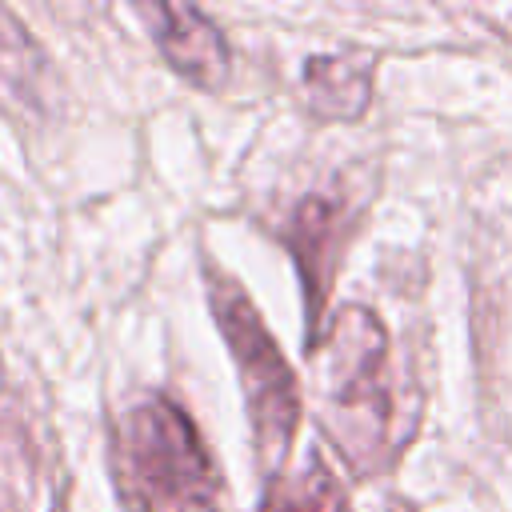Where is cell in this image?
I'll list each match as a JSON object with an SVG mask.
<instances>
[{
	"instance_id": "obj_8",
	"label": "cell",
	"mask_w": 512,
	"mask_h": 512,
	"mask_svg": "<svg viewBox=\"0 0 512 512\" xmlns=\"http://www.w3.org/2000/svg\"><path fill=\"white\" fill-rule=\"evenodd\" d=\"M388 512H416V508H412L408 500H392V504H388Z\"/></svg>"
},
{
	"instance_id": "obj_3",
	"label": "cell",
	"mask_w": 512,
	"mask_h": 512,
	"mask_svg": "<svg viewBox=\"0 0 512 512\" xmlns=\"http://www.w3.org/2000/svg\"><path fill=\"white\" fill-rule=\"evenodd\" d=\"M208 272V304L216 316V328L236 360L240 384H244V408L252 420V440L264 472H276L288 460V448L300 428V388L292 376V364L276 348L272 332L264 328L256 304L248 292L220 268Z\"/></svg>"
},
{
	"instance_id": "obj_4",
	"label": "cell",
	"mask_w": 512,
	"mask_h": 512,
	"mask_svg": "<svg viewBox=\"0 0 512 512\" xmlns=\"http://www.w3.org/2000/svg\"><path fill=\"white\" fill-rule=\"evenodd\" d=\"M356 216H360V200L348 188H316V192H304L280 224V240L292 252L300 284H304L308 348L320 344L328 288L340 268V252L348 236L356 232Z\"/></svg>"
},
{
	"instance_id": "obj_7",
	"label": "cell",
	"mask_w": 512,
	"mask_h": 512,
	"mask_svg": "<svg viewBox=\"0 0 512 512\" xmlns=\"http://www.w3.org/2000/svg\"><path fill=\"white\" fill-rule=\"evenodd\" d=\"M268 512H352L340 480L328 472L320 456L308 460V472L300 480H288L276 488Z\"/></svg>"
},
{
	"instance_id": "obj_2",
	"label": "cell",
	"mask_w": 512,
	"mask_h": 512,
	"mask_svg": "<svg viewBox=\"0 0 512 512\" xmlns=\"http://www.w3.org/2000/svg\"><path fill=\"white\" fill-rule=\"evenodd\" d=\"M324 404L328 432L352 468L368 472L388 448L396 420L392 352L380 316L364 304H344L324 336Z\"/></svg>"
},
{
	"instance_id": "obj_5",
	"label": "cell",
	"mask_w": 512,
	"mask_h": 512,
	"mask_svg": "<svg viewBox=\"0 0 512 512\" xmlns=\"http://www.w3.org/2000/svg\"><path fill=\"white\" fill-rule=\"evenodd\" d=\"M140 16L168 60L196 88H220L228 76V40L216 20L192 4H140Z\"/></svg>"
},
{
	"instance_id": "obj_6",
	"label": "cell",
	"mask_w": 512,
	"mask_h": 512,
	"mask_svg": "<svg viewBox=\"0 0 512 512\" xmlns=\"http://www.w3.org/2000/svg\"><path fill=\"white\" fill-rule=\"evenodd\" d=\"M300 92L312 112L332 120H356L372 92V60L336 52V56H312L300 72Z\"/></svg>"
},
{
	"instance_id": "obj_1",
	"label": "cell",
	"mask_w": 512,
	"mask_h": 512,
	"mask_svg": "<svg viewBox=\"0 0 512 512\" xmlns=\"http://www.w3.org/2000/svg\"><path fill=\"white\" fill-rule=\"evenodd\" d=\"M112 480L128 512H216L220 472L188 412L148 392L112 424Z\"/></svg>"
}]
</instances>
